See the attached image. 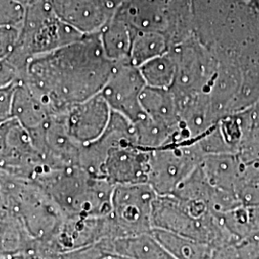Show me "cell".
I'll return each instance as SVG.
<instances>
[{"mask_svg":"<svg viewBox=\"0 0 259 259\" xmlns=\"http://www.w3.org/2000/svg\"><path fill=\"white\" fill-rule=\"evenodd\" d=\"M149 152L137 145H119L109 149L104 159L100 178L116 185L147 184Z\"/></svg>","mask_w":259,"mask_h":259,"instance_id":"obj_9","label":"cell"},{"mask_svg":"<svg viewBox=\"0 0 259 259\" xmlns=\"http://www.w3.org/2000/svg\"><path fill=\"white\" fill-rule=\"evenodd\" d=\"M84 36L56 16L47 0L26 5L16 49L28 60L55 51Z\"/></svg>","mask_w":259,"mask_h":259,"instance_id":"obj_4","label":"cell"},{"mask_svg":"<svg viewBox=\"0 0 259 259\" xmlns=\"http://www.w3.org/2000/svg\"><path fill=\"white\" fill-rule=\"evenodd\" d=\"M157 197L148 184L114 186L110 214L111 239L152 232L153 204Z\"/></svg>","mask_w":259,"mask_h":259,"instance_id":"obj_6","label":"cell"},{"mask_svg":"<svg viewBox=\"0 0 259 259\" xmlns=\"http://www.w3.org/2000/svg\"><path fill=\"white\" fill-rule=\"evenodd\" d=\"M104 259H128L125 258V257H122V256H117V255H108L106 256Z\"/></svg>","mask_w":259,"mask_h":259,"instance_id":"obj_27","label":"cell"},{"mask_svg":"<svg viewBox=\"0 0 259 259\" xmlns=\"http://www.w3.org/2000/svg\"><path fill=\"white\" fill-rule=\"evenodd\" d=\"M153 234L174 259H210L214 248L173 232L154 229Z\"/></svg>","mask_w":259,"mask_h":259,"instance_id":"obj_17","label":"cell"},{"mask_svg":"<svg viewBox=\"0 0 259 259\" xmlns=\"http://www.w3.org/2000/svg\"><path fill=\"white\" fill-rule=\"evenodd\" d=\"M55 203L65 218L106 217L111 212L114 185L81 167L50 169L34 181Z\"/></svg>","mask_w":259,"mask_h":259,"instance_id":"obj_2","label":"cell"},{"mask_svg":"<svg viewBox=\"0 0 259 259\" xmlns=\"http://www.w3.org/2000/svg\"><path fill=\"white\" fill-rule=\"evenodd\" d=\"M56 16L83 35L99 33L113 16L104 0H47Z\"/></svg>","mask_w":259,"mask_h":259,"instance_id":"obj_11","label":"cell"},{"mask_svg":"<svg viewBox=\"0 0 259 259\" xmlns=\"http://www.w3.org/2000/svg\"><path fill=\"white\" fill-rule=\"evenodd\" d=\"M18 1H19V2H21L22 4H24L25 6L27 5V4H29L30 2H32V1H34V0H18Z\"/></svg>","mask_w":259,"mask_h":259,"instance_id":"obj_28","label":"cell"},{"mask_svg":"<svg viewBox=\"0 0 259 259\" xmlns=\"http://www.w3.org/2000/svg\"><path fill=\"white\" fill-rule=\"evenodd\" d=\"M125 0H104L106 5L111 9L112 12H115L116 10L120 7L121 5L124 3Z\"/></svg>","mask_w":259,"mask_h":259,"instance_id":"obj_26","label":"cell"},{"mask_svg":"<svg viewBox=\"0 0 259 259\" xmlns=\"http://www.w3.org/2000/svg\"><path fill=\"white\" fill-rule=\"evenodd\" d=\"M99 243L108 255L128 259H174L152 232L118 239H104Z\"/></svg>","mask_w":259,"mask_h":259,"instance_id":"obj_12","label":"cell"},{"mask_svg":"<svg viewBox=\"0 0 259 259\" xmlns=\"http://www.w3.org/2000/svg\"><path fill=\"white\" fill-rule=\"evenodd\" d=\"M235 194L242 205H259V162L244 163L242 174L235 187Z\"/></svg>","mask_w":259,"mask_h":259,"instance_id":"obj_20","label":"cell"},{"mask_svg":"<svg viewBox=\"0 0 259 259\" xmlns=\"http://www.w3.org/2000/svg\"><path fill=\"white\" fill-rule=\"evenodd\" d=\"M114 66L104 52L99 33L84 35L32 58L24 83L54 113H62L101 93Z\"/></svg>","mask_w":259,"mask_h":259,"instance_id":"obj_1","label":"cell"},{"mask_svg":"<svg viewBox=\"0 0 259 259\" xmlns=\"http://www.w3.org/2000/svg\"><path fill=\"white\" fill-rule=\"evenodd\" d=\"M25 9L18 0H0V27H21Z\"/></svg>","mask_w":259,"mask_h":259,"instance_id":"obj_21","label":"cell"},{"mask_svg":"<svg viewBox=\"0 0 259 259\" xmlns=\"http://www.w3.org/2000/svg\"><path fill=\"white\" fill-rule=\"evenodd\" d=\"M52 169L35 146L30 133L12 118L0 125V172L34 182Z\"/></svg>","mask_w":259,"mask_h":259,"instance_id":"obj_7","label":"cell"},{"mask_svg":"<svg viewBox=\"0 0 259 259\" xmlns=\"http://www.w3.org/2000/svg\"><path fill=\"white\" fill-rule=\"evenodd\" d=\"M111 114V108L99 93L64 111L65 127L70 138L83 146L102 136Z\"/></svg>","mask_w":259,"mask_h":259,"instance_id":"obj_10","label":"cell"},{"mask_svg":"<svg viewBox=\"0 0 259 259\" xmlns=\"http://www.w3.org/2000/svg\"><path fill=\"white\" fill-rule=\"evenodd\" d=\"M177 67L176 55L167 52L149 61L139 68L146 85L170 90L175 82Z\"/></svg>","mask_w":259,"mask_h":259,"instance_id":"obj_18","label":"cell"},{"mask_svg":"<svg viewBox=\"0 0 259 259\" xmlns=\"http://www.w3.org/2000/svg\"><path fill=\"white\" fill-rule=\"evenodd\" d=\"M153 230L173 232L206 244L214 249L237 243L224 227L218 214L195 217L173 195L158 196L153 204Z\"/></svg>","mask_w":259,"mask_h":259,"instance_id":"obj_3","label":"cell"},{"mask_svg":"<svg viewBox=\"0 0 259 259\" xmlns=\"http://www.w3.org/2000/svg\"><path fill=\"white\" fill-rule=\"evenodd\" d=\"M247 210L250 237L253 235H259V205L247 206Z\"/></svg>","mask_w":259,"mask_h":259,"instance_id":"obj_24","label":"cell"},{"mask_svg":"<svg viewBox=\"0 0 259 259\" xmlns=\"http://www.w3.org/2000/svg\"><path fill=\"white\" fill-rule=\"evenodd\" d=\"M168 52L166 37L159 32H138L134 38L129 63L139 67Z\"/></svg>","mask_w":259,"mask_h":259,"instance_id":"obj_19","label":"cell"},{"mask_svg":"<svg viewBox=\"0 0 259 259\" xmlns=\"http://www.w3.org/2000/svg\"><path fill=\"white\" fill-rule=\"evenodd\" d=\"M140 105L152 119L174 131L181 129L179 107L171 90L146 85L140 95Z\"/></svg>","mask_w":259,"mask_h":259,"instance_id":"obj_16","label":"cell"},{"mask_svg":"<svg viewBox=\"0 0 259 259\" xmlns=\"http://www.w3.org/2000/svg\"><path fill=\"white\" fill-rule=\"evenodd\" d=\"M16 88L17 84L0 88V125L13 118V104Z\"/></svg>","mask_w":259,"mask_h":259,"instance_id":"obj_23","label":"cell"},{"mask_svg":"<svg viewBox=\"0 0 259 259\" xmlns=\"http://www.w3.org/2000/svg\"><path fill=\"white\" fill-rule=\"evenodd\" d=\"M0 259H44L42 256L37 252V250H30L28 252L20 253L17 255H12V256H5L1 257Z\"/></svg>","mask_w":259,"mask_h":259,"instance_id":"obj_25","label":"cell"},{"mask_svg":"<svg viewBox=\"0 0 259 259\" xmlns=\"http://www.w3.org/2000/svg\"><path fill=\"white\" fill-rule=\"evenodd\" d=\"M106 256L108 254L98 242L80 249L57 253L50 259H104Z\"/></svg>","mask_w":259,"mask_h":259,"instance_id":"obj_22","label":"cell"},{"mask_svg":"<svg viewBox=\"0 0 259 259\" xmlns=\"http://www.w3.org/2000/svg\"><path fill=\"white\" fill-rule=\"evenodd\" d=\"M137 31L114 12L110 20L99 32L106 56L114 64L129 63L130 54Z\"/></svg>","mask_w":259,"mask_h":259,"instance_id":"obj_13","label":"cell"},{"mask_svg":"<svg viewBox=\"0 0 259 259\" xmlns=\"http://www.w3.org/2000/svg\"><path fill=\"white\" fill-rule=\"evenodd\" d=\"M200 167L213 187L235 193L244 162L238 154L226 153L205 156Z\"/></svg>","mask_w":259,"mask_h":259,"instance_id":"obj_15","label":"cell"},{"mask_svg":"<svg viewBox=\"0 0 259 259\" xmlns=\"http://www.w3.org/2000/svg\"><path fill=\"white\" fill-rule=\"evenodd\" d=\"M204 157L195 140L150 150L147 184L158 196L172 195Z\"/></svg>","mask_w":259,"mask_h":259,"instance_id":"obj_5","label":"cell"},{"mask_svg":"<svg viewBox=\"0 0 259 259\" xmlns=\"http://www.w3.org/2000/svg\"><path fill=\"white\" fill-rule=\"evenodd\" d=\"M54 114L56 113L26 83L22 82L17 84L13 104V118L19 121L29 133L40 129Z\"/></svg>","mask_w":259,"mask_h":259,"instance_id":"obj_14","label":"cell"},{"mask_svg":"<svg viewBox=\"0 0 259 259\" xmlns=\"http://www.w3.org/2000/svg\"><path fill=\"white\" fill-rule=\"evenodd\" d=\"M145 87L146 83L139 67L130 63L115 64L100 94L111 111L135 123L145 115L140 105V95Z\"/></svg>","mask_w":259,"mask_h":259,"instance_id":"obj_8","label":"cell"}]
</instances>
